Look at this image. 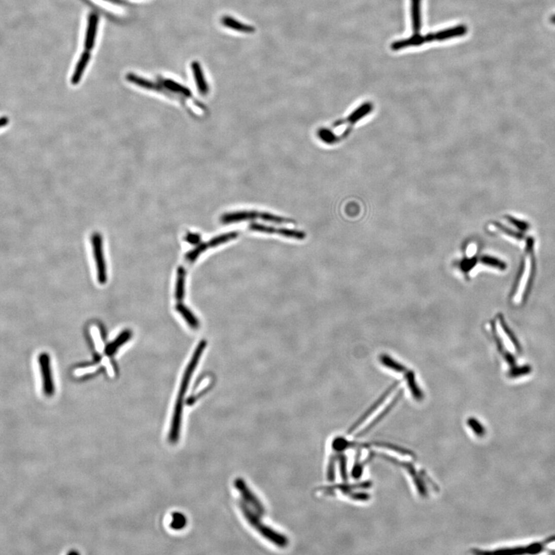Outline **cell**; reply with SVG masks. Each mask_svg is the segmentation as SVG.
I'll return each mask as SVG.
<instances>
[{
	"label": "cell",
	"mask_w": 555,
	"mask_h": 555,
	"mask_svg": "<svg viewBox=\"0 0 555 555\" xmlns=\"http://www.w3.org/2000/svg\"><path fill=\"white\" fill-rule=\"evenodd\" d=\"M398 385L399 383H395V384H393V385H392L391 387H390V388H389L388 390H387V391L385 392V393H384V394L382 396H381L380 398H379V400H377V401L375 402V403H374V404L372 405V406H371V407L369 408V409H368V410L366 411V412H365V413L363 414V415H362L361 418H360V419L358 420V421H356V422L355 423V424H353V426H352L351 428L349 430V433H353L354 430H356V429L358 428V427H360V425H361V424H363V422H364V421H366V420L368 418H369V415H370V414H372V412L375 411V409H376V408H378V406H380L381 403H382L383 402H384V400L387 399V396H388L389 395H390V393H392V391L394 390V388H396V387H397V386Z\"/></svg>",
	"instance_id": "30bf717a"
},
{
	"label": "cell",
	"mask_w": 555,
	"mask_h": 555,
	"mask_svg": "<svg viewBox=\"0 0 555 555\" xmlns=\"http://www.w3.org/2000/svg\"><path fill=\"white\" fill-rule=\"evenodd\" d=\"M176 310L182 315V317L192 329H196L199 327V322L188 307L185 306L183 304L178 303L176 305Z\"/></svg>",
	"instance_id": "44dd1931"
},
{
	"label": "cell",
	"mask_w": 555,
	"mask_h": 555,
	"mask_svg": "<svg viewBox=\"0 0 555 555\" xmlns=\"http://www.w3.org/2000/svg\"><path fill=\"white\" fill-rule=\"evenodd\" d=\"M362 473H363V466L361 464H358L357 461L355 464L353 470V477L354 478H360L361 477Z\"/></svg>",
	"instance_id": "4dcf8cb0"
},
{
	"label": "cell",
	"mask_w": 555,
	"mask_h": 555,
	"mask_svg": "<svg viewBox=\"0 0 555 555\" xmlns=\"http://www.w3.org/2000/svg\"><path fill=\"white\" fill-rule=\"evenodd\" d=\"M185 276H186V272H185V268L183 267L178 268L176 291H175V298L178 302L183 300L184 296H185Z\"/></svg>",
	"instance_id": "ffe728a7"
},
{
	"label": "cell",
	"mask_w": 555,
	"mask_h": 555,
	"mask_svg": "<svg viewBox=\"0 0 555 555\" xmlns=\"http://www.w3.org/2000/svg\"><path fill=\"white\" fill-rule=\"evenodd\" d=\"M187 241L191 244H197L199 242L200 236L197 234H189L186 237Z\"/></svg>",
	"instance_id": "836d02e7"
},
{
	"label": "cell",
	"mask_w": 555,
	"mask_h": 555,
	"mask_svg": "<svg viewBox=\"0 0 555 555\" xmlns=\"http://www.w3.org/2000/svg\"><path fill=\"white\" fill-rule=\"evenodd\" d=\"M98 21H99V18L96 13H91L89 16L85 40H84V47L87 50H91L94 47L96 32H97Z\"/></svg>",
	"instance_id": "ba28073f"
},
{
	"label": "cell",
	"mask_w": 555,
	"mask_h": 555,
	"mask_svg": "<svg viewBox=\"0 0 555 555\" xmlns=\"http://www.w3.org/2000/svg\"><path fill=\"white\" fill-rule=\"evenodd\" d=\"M164 84L166 88L168 89V90L174 92V93L182 95V96H185V97H190V96H191V91H190L187 87L181 85L180 84H178V83L175 82V81H171V80H165Z\"/></svg>",
	"instance_id": "603a6c76"
},
{
	"label": "cell",
	"mask_w": 555,
	"mask_h": 555,
	"mask_svg": "<svg viewBox=\"0 0 555 555\" xmlns=\"http://www.w3.org/2000/svg\"><path fill=\"white\" fill-rule=\"evenodd\" d=\"M406 379L407 381L408 387H409V390H410L411 393H412V396L417 400H421L424 397L422 391L420 390L418 387L417 382H415V375L412 372H409L406 373Z\"/></svg>",
	"instance_id": "7402d4cb"
},
{
	"label": "cell",
	"mask_w": 555,
	"mask_h": 555,
	"mask_svg": "<svg viewBox=\"0 0 555 555\" xmlns=\"http://www.w3.org/2000/svg\"><path fill=\"white\" fill-rule=\"evenodd\" d=\"M476 262H477V259H466V260L462 261L461 263V269L467 272V271H470L474 267Z\"/></svg>",
	"instance_id": "f546056e"
},
{
	"label": "cell",
	"mask_w": 555,
	"mask_h": 555,
	"mask_svg": "<svg viewBox=\"0 0 555 555\" xmlns=\"http://www.w3.org/2000/svg\"><path fill=\"white\" fill-rule=\"evenodd\" d=\"M234 485H235L236 489L241 493V496L244 498L245 501L253 507L254 510L256 511L255 513L259 514H263L265 513V509L262 503L255 497V494H252V491L249 490V487L246 484L242 479H237L234 482Z\"/></svg>",
	"instance_id": "52a82bcc"
},
{
	"label": "cell",
	"mask_w": 555,
	"mask_h": 555,
	"mask_svg": "<svg viewBox=\"0 0 555 555\" xmlns=\"http://www.w3.org/2000/svg\"><path fill=\"white\" fill-rule=\"evenodd\" d=\"M351 498L353 499L357 500V501H367L369 498V495L367 494H363V493H360V494H353L351 495Z\"/></svg>",
	"instance_id": "e575fe53"
},
{
	"label": "cell",
	"mask_w": 555,
	"mask_h": 555,
	"mask_svg": "<svg viewBox=\"0 0 555 555\" xmlns=\"http://www.w3.org/2000/svg\"><path fill=\"white\" fill-rule=\"evenodd\" d=\"M221 23L225 27L237 31V32H243V33H253L255 31V28L254 26L237 21V19L229 16H223L221 19Z\"/></svg>",
	"instance_id": "8fae6325"
},
{
	"label": "cell",
	"mask_w": 555,
	"mask_h": 555,
	"mask_svg": "<svg viewBox=\"0 0 555 555\" xmlns=\"http://www.w3.org/2000/svg\"><path fill=\"white\" fill-rule=\"evenodd\" d=\"M131 331L124 330L113 342L107 345L106 348H105V353L108 356H112L123 344L126 343L131 338Z\"/></svg>",
	"instance_id": "e0dca14e"
},
{
	"label": "cell",
	"mask_w": 555,
	"mask_h": 555,
	"mask_svg": "<svg viewBox=\"0 0 555 555\" xmlns=\"http://www.w3.org/2000/svg\"><path fill=\"white\" fill-rule=\"evenodd\" d=\"M480 261L485 265L494 267V268H498V269L504 270L506 268L505 264L504 262H501V260H498V259L493 258V257L483 256L482 257Z\"/></svg>",
	"instance_id": "d4e9b609"
},
{
	"label": "cell",
	"mask_w": 555,
	"mask_h": 555,
	"mask_svg": "<svg viewBox=\"0 0 555 555\" xmlns=\"http://www.w3.org/2000/svg\"><path fill=\"white\" fill-rule=\"evenodd\" d=\"M39 364L42 377L43 391L46 396H52L54 394L55 387L52 374L51 361L50 356L47 353H41L39 356Z\"/></svg>",
	"instance_id": "5b68a950"
},
{
	"label": "cell",
	"mask_w": 555,
	"mask_h": 555,
	"mask_svg": "<svg viewBox=\"0 0 555 555\" xmlns=\"http://www.w3.org/2000/svg\"><path fill=\"white\" fill-rule=\"evenodd\" d=\"M319 136L323 142L328 144L334 143L337 139L336 136L332 133V132H331L329 130H326V129L320 130L319 131Z\"/></svg>",
	"instance_id": "83f0119b"
},
{
	"label": "cell",
	"mask_w": 555,
	"mask_h": 555,
	"mask_svg": "<svg viewBox=\"0 0 555 555\" xmlns=\"http://www.w3.org/2000/svg\"><path fill=\"white\" fill-rule=\"evenodd\" d=\"M402 393H403V392L402 391L399 392L398 394L396 395V397L393 399V400L391 402V403H390V404L389 405V406H387V407L385 409H384V412H381V413L379 414V415H378L377 418H375V419L374 420V421H372V422L371 423V424H369V425L367 427H366V428H365L364 430H363V431H362L361 433H360V434L358 435L359 437H362V436H364V435H366V433H369V430H372V429L373 428V427H375L376 424H379V423L381 421H382V419H384V418H385L386 415H387V413H388V412H390V410H391L392 408L394 406V405H396V403L398 402L399 399H400V396H402Z\"/></svg>",
	"instance_id": "d6986e66"
},
{
	"label": "cell",
	"mask_w": 555,
	"mask_h": 555,
	"mask_svg": "<svg viewBox=\"0 0 555 555\" xmlns=\"http://www.w3.org/2000/svg\"><path fill=\"white\" fill-rule=\"evenodd\" d=\"M249 229L258 232L267 233V234H276L283 237H291L295 239L302 240L305 237V233L298 230L287 229V228H275L262 224L252 223L249 225Z\"/></svg>",
	"instance_id": "8992f818"
},
{
	"label": "cell",
	"mask_w": 555,
	"mask_h": 555,
	"mask_svg": "<svg viewBox=\"0 0 555 555\" xmlns=\"http://www.w3.org/2000/svg\"><path fill=\"white\" fill-rule=\"evenodd\" d=\"M339 467H340L341 477L344 480H347L348 475H347L346 458L344 455H341L339 458Z\"/></svg>",
	"instance_id": "f1b7e54d"
},
{
	"label": "cell",
	"mask_w": 555,
	"mask_h": 555,
	"mask_svg": "<svg viewBox=\"0 0 555 555\" xmlns=\"http://www.w3.org/2000/svg\"><path fill=\"white\" fill-rule=\"evenodd\" d=\"M186 525V518L182 513H175L172 517V522L170 527L174 529H182Z\"/></svg>",
	"instance_id": "484cf974"
},
{
	"label": "cell",
	"mask_w": 555,
	"mask_h": 555,
	"mask_svg": "<svg viewBox=\"0 0 555 555\" xmlns=\"http://www.w3.org/2000/svg\"><path fill=\"white\" fill-rule=\"evenodd\" d=\"M467 32V27L465 25H459L449 29L439 31L435 34V40L438 41H446L454 37H462Z\"/></svg>",
	"instance_id": "4fadbf2b"
},
{
	"label": "cell",
	"mask_w": 555,
	"mask_h": 555,
	"mask_svg": "<svg viewBox=\"0 0 555 555\" xmlns=\"http://www.w3.org/2000/svg\"><path fill=\"white\" fill-rule=\"evenodd\" d=\"M90 53H84L81 55V58L79 59L78 63H77V66H76L75 71L73 74L72 78H71V83L74 85L78 84L81 81V77H82L83 74H84V71H85L86 67H87V64H88L89 61H90Z\"/></svg>",
	"instance_id": "ac0fdd59"
},
{
	"label": "cell",
	"mask_w": 555,
	"mask_h": 555,
	"mask_svg": "<svg viewBox=\"0 0 555 555\" xmlns=\"http://www.w3.org/2000/svg\"><path fill=\"white\" fill-rule=\"evenodd\" d=\"M92 247L96 262L98 282L105 284L107 282V268L103 252V239L99 233H94L91 237Z\"/></svg>",
	"instance_id": "277c9868"
},
{
	"label": "cell",
	"mask_w": 555,
	"mask_h": 555,
	"mask_svg": "<svg viewBox=\"0 0 555 555\" xmlns=\"http://www.w3.org/2000/svg\"><path fill=\"white\" fill-rule=\"evenodd\" d=\"M328 479L330 481H332L335 479V461L333 459L331 460L329 464V469H328Z\"/></svg>",
	"instance_id": "1f68e13d"
},
{
	"label": "cell",
	"mask_w": 555,
	"mask_h": 555,
	"mask_svg": "<svg viewBox=\"0 0 555 555\" xmlns=\"http://www.w3.org/2000/svg\"><path fill=\"white\" fill-rule=\"evenodd\" d=\"M380 362L386 367L393 369L395 372H403L406 371V368L404 366L400 364L398 362L395 361L390 356H387V355H383L380 356Z\"/></svg>",
	"instance_id": "cb8c5ba5"
},
{
	"label": "cell",
	"mask_w": 555,
	"mask_h": 555,
	"mask_svg": "<svg viewBox=\"0 0 555 555\" xmlns=\"http://www.w3.org/2000/svg\"><path fill=\"white\" fill-rule=\"evenodd\" d=\"M240 508L242 510L243 514L248 522L259 531L264 538H267L268 541H271L273 544L279 547H283L287 545L288 540L286 537L283 536L280 533L275 532L274 530L271 529L266 525H264L255 513L252 512L244 503H240Z\"/></svg>",
	"instance_id": "3957f363"
},
{
	"label": "cell",
	"mask_w": 555,
	"mask_h": 555,
	"mask_svg": "<svg viewBox=\"0 0 555 555\" xmlns=\"http://www.w3.org/2000/svg\"><path fill=\"white\" fill-rule=\"evenodd\" d=\"M262 219L267 222L276 224H290L292 221L285 219L283 217L277 216L272 214L265 212H255V211H242V212H230L222 215L221 222L223 224L237 223L244 221Z\"/></svg>",
	"instance_id": "7a4b0ae2"
},
{
	"label": "cell",
	"mask_w": 555,
	"mask_h": 555,
	"mask_svg": "<svg viewBox=\"0 0 555 555\" xmlns=\"http://www.w3.org/2000/svg\"><path fill=\"white\" fill-rule=\"evenodd\" d=\"M421 1L422 0H411V18L412 26L414 32L418 33L422 27L421 19Z\"/></svg>",
	"instance_id": "9a60e30c"
},
{
	"label": "cell",
	"mask_w": 555,
	"mask_h": 555,
	"mask_svg": "<svg viewBox=\"0 0 555 555\" xmlns=\"http://www.w3.org/2000/svg\"><path fill=\"white\" fill-rule=\"evenodd\" d=\"M191 68H192L193 74H194V81H195L196 85H197V89L200 93L202 95L207 94L209 93V85H207V81H206L205 77H204V73H203L202 69H201V65L198 62H193L191 64Z\"/></svg>",
	"instance_id": "7c38bea8"
},
{
	"label": "cell",
	"mask_w": 555,
	"mask_h": 555,
	"mask_svg": "<svg viewBox=\"0 0 555 555\" xmlns=\"http://www.w3.org/2000/svg\"><path fill=\"white\" fill-rule=\"evenodd\" d=\"M237 236H238V232H237V231H231V232L226 233V234L217 236V237H214L212 240H210L209 242L203 243V244L200 245V246H199V248L201 249V250L202 251V252H204L209 249L217 247V246L225 244V243L231 241V240L235 239Z\"/></svg>",
	"instance_id": "5bb4252c"
},
{
	"label": "cell",
	"mask_w": 555,
	"mask_h": 555,
	"mask_svg": "<svg viewBox=\"0 0 555 555\" xmlns=\"http://www.w3.org/2000/svg\"><path fill=\"white\" fill-rule=\"evenodd\" d=\"M529 372V369L526 367L520 368V369H514L510 372V375L511 377H517L522 375H525V374L528 373Z\"/></svg>",
	"instance_id": "d6a6232c"
},
{
	"label": "cell",
	"mask_w": 555,
	"mask_h": 555,
	"mask_svg": "<svg viewBox=\"0 0 555 555\" xmlns=\"http://www.w3.org/2000/svg\"><path fill=\"white\" fill-rule=\"evenodd\" d=\"M467 424H468L469 427L473 430V431L474 432L477 436L482 437V436L484 435V428H483V426H482L477 420L473 419V418H470V419H469L468 421H467Z\"/></svg>",
	"instance_id": "4316f807"
},
{
	"label": "cell",
	"mask_w": 555,
	"mask_h": 555,
	"mask_svg": "<svg viewBox=\"0 0 555 555\" xmlns=\"http://www.w3.org/2000/svg\"><path fill=\"white\" fill-rule=\"evenodd\" d=\"M551 22L553 24H555V16H553V17L551 18Z\"/></svg>",
	"instance_id": "8d00e7d4"
},
{
	"label": "cell",
	"mask_w": 555,
	"mask_h": 555,
	"mask_svg": "<svg viewBox=\"0 0 555 555\" xmlns=\"http://www.w3.org/2000/svg\"><path fill=\"white\" fill-rule=\"evenodd\" d=\"M207 342L202 340L197 345L193 354L192 358L184 373L181 384L180 390L178 393V398L175 403V409H174L173 418H172L171 425H170V433H169V440L171 443H176L178 438L180 437L181 425L182 421V411H183V402L185 394L188 390L190 381L192 377L194 369L197 366V363L201 359L203 352L205 350Z\"/></svg>",
	"instance_id": "6da1fadb"
},
{
	"label": "cell",
	"mask_w": 555,
	"mask_h": 555,
	"mask_svg": "<svg viewBox=\"0 0 555 555\" xmlns=\"http://www.w3.org/2000/svg\"><path fill=\"white\" fill-rule=\"evenodd\" d=\"M425 37L427 43L433 42V41H436V40H435L434 33H428L427 35H426Z\"/></svg>",
	"instance_id": "d590c367"
},
{
	"label": "cell",
	"mask_w": 555,
	"mask_h": 555,
	"mask_svg": "<svg viewBox=\"0 0 555 555\" xmlns=\"http://www.w3.org/2000/svg\"><path fill=\"white\" fill-rule=\"evenodd\" d=\"M424 43H427L425 36L421 35L420 32H418V33L415 32L414 35L409 37V38L393 42L391 44V49L396 51V50H403V49L407 48V47L421 46L424 44Z\"/></svg>",
	"instance_id": "9c48e42d"
},
{
	"label": "cell",
	"mask_w": 555,
	"mask_h": 555,
	"mask_svg": "<svg viewBox=\"0 0 555 555\" xmlns=\"http://www.w3.org/2000/svg\"><path fill=\"white\" fill-rule=\"evenodd\" d=\"M372 109V105L369 103H366L364 105H362L360 108H357L354 112L352 113L348 118L346 119V121H339V122L335 123L334 124V127H337V126L341 125L343 124L344 122H349L350 124H355L357 121H360V119L363 118L365 116L367 115L369 113L371 112Z\"/></svg>",
	"instance_id": "2e32d148"
}]
</instances>
